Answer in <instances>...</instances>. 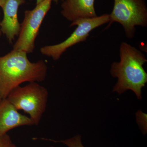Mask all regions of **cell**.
<instances>
[{"label": "cell", "instance_id": "ac0fdd59", "mask_svg": "<svg viewBox=\"0 0 147 147\" xmlns=\"http://www.w3.org/2000/svg\"><path fill=\"white\" fill-rule=\"evenodd\" d=\"M62 1H63V0H62Z\"/></svg>", "mask_w": 147, "mask_h": 147}, {"label": "cell", "instance_id": "8992f818", "mask_svg": "<svg viewBox=\"0 0 147 147\" xmlns=\"http://www.w3.org/2000/svg\"><path fill=\"white\" fill-rule=\"evenodd\" d=\"M109 22V14H104L94 18L80 19L71 23L70 27H77L70 36L59 44L43 46L40 48V53L54 60H58L67 49L86 41L93 30Z\"/></svg>", "mask_w": 147, "mask_h": 147}, {"label": "cell", "instance_id": "9a60e30c", "mask_svg": "<svg viewBox=\"0 0 147 147\" xmlns=\"http://www.w3.org/2000/svg\"><path fill=\"white\" fill-rule=\"evenodd\" d=\"M9 147H18L17 146H16V145L14 144H13L12 142H11V143L10 146H9ZM49 147H54V146H50Z\"/></svg>", "mask_w": 147, "mask_h": 147}, {"label": "cell", "instance_id": "e0dca14e", "mask_svg": "<svg viewBox=\"0 0 147 147\" xmlns=\"http://www.w3.org/2000/svg\"><path fill=\"white\" fill-rule=\"evenodd\" d=\"M1 100H2V98H1V96H0V102H1Z\"/></svg>", "mask_w": 147, "mask_h": 147}, {"label": "cell", "instance_id": "5b68a950", "mask_svg": "<svg viewBox=\"0 0 147 147\" xmlns=\"http://www.w3.org/2000/svg\"><path fill=\"white\" fill-rule=\"evenodd\" d=\"M53 0H44L36 5L32 10L25 11L23 22L20 24L18 38L13 45V50L32 53L35 42L40 26L50 8Z\"/></svg>", "mask_w": 147, "mask_h": 147}, {"label": "cell", "instance_id": "277c9868", "mask_svg": "<svg viewBox=\"0 0 147 147\" xmlns=\"http://www.w3.org/2000/svg\"><path fill=\"white\" fill-rule=\"evenodd\" d=\"M108 28L114 22L123 28L127 37H134L137 26H147V7L146 0H114Z\"/></svg>", "mask_w": 147, "mask_h": 147}, {"label": "cell", "instance_id": "8fae6325", "mask_svg": "<svg viewBox=\"0 0 147 147\" xmlns=\"http://www.w3.org/2000/svg\"><path fill=\"white\" fill-rule=\"evenodd\" d=\"M138 125L144 134L147 132V114L139 111L136 114Z\"/></svg>", "mask_w": 147, "mask_h": 147}, {"label": "cell", "instance_id": "7a4b0ae2", "mask_svg": "<svg viewBox=\"0 0 147 147\" xmlns=\"http://www.w3.org/2000/svg\"><path fill=\"white\" fill-rule=\"evenodd\" d=\"M120 59L113 62L110 69L113 77L118 79L113 92L121 94L131 90L139 99L142 98V89L147 82V74L143 67L147 62L144 54L126 42L119 48Z\"/></svg>", "mask_w": 147, "mask_h": 147}, {"label": "cell", "instance_id": "5bb4252c", "mask_svg": "<svg viewBox=\"0 0 147 147\" xmlns=\"http://www.w3.org/2000/svg\"><path fill=\"white\" fill-rule=\"evenodd\" d=\"M43 1H44V0H36V5L39 4V3H41V2ZM59 1V0H53V1H54L56 3H58Z\"/></svg>", "mask_w": 147, "mask_h": 147}, {"label": "cell", "instance_id": "9c48e42d", "mask_svg": "<svg viewBox=\"0 0 147 147\" xmlns=\"http://www.w3.org/2000/svg\"><path fill=\"white\" fill-rule=\"evenodd\" d=\"M61 14L74 23L82 19L97 16L94 8L95 0H63Z\"/></svg>", "mask_w": 147, "mask_h": 147}, {"label": "cell", "instance_id": "52a82bcc", "mask_svg": "<svg viewBox=\"0 0 147 147\" xmlns=\"http://www.w3.org/2000/svg\"><path fill=\"white\" fill-rule=\"evenodd\" d=\"M6 98L0 102V138L9 130L18 127L34 125L30 117L18 112Z\"/></svg>", "mask_w": 147, "mask_h": 147}, {"label": "cell", "instance_id": "7c38bea8", "mask_svg": "<svg viewBox=\"0 0 147 147\" xmlns=\"http://www.w3.org/2000/svg\"><path fill=\"white\" fill-rule=\"evenodd\" d=\"M10 137L7 134L0 138V147H9L11 143Z\"/></svg>", "mask_w": 147, "mask_h": 147}, {"label": "cell", "instance_id": "2e32d148", "mask_svg": "<svg viewBox=\"0 0 147 147\" xmlns=\"http://www.w3.org/2000/svg\"><path fill=\"white\" fill-rule=\"evenodd\" d=\"M2 33L1 31V21H0V36H1L2 35Z\"/></svg>", "mask_w": 147, "mask_h": 147}, {"label": "cell", "instance_id": "ba28073f", "mask_svg": "<svg viewBox=\"0 0 147 147\" xmlns=\"http://www.w3.org/2000/svg\"><path fill=\"white\" fill-rule=\"evenodd\" d=\"M25 2V0H6L2 8L3 17L1 21V31L9 43H12L19 34L21 24L18 20V9Z\"/></svg>", "mask_w": 147, "mask_h": 147}, {"label": "cell", "instance_id": "30bf717a", "mask_svg": "<svg viewBox=\"0 0 147 147\" xmlns=\"http://www.w3.org/2000/svg\"><path fill=\"white\" fill-rule=\"evenodd\" d=\"M45 141L54 142L55 143H62L68 147H85L83 146L82 142L81 135L78 134L69 139L63 140H55L47 138H40Z\"/></svg>", "mask_w": 147, "mask_h": 147}, {"label": "cell", "instance_id": "3957f363", "mask_svg": "<svg viewBox=\"0 0 147 147\" xmlns=\"http://www.w3.org/2000/svg\"><path fill=\"white\" fill-rule=\"evenodd\" d=\"M48 95L45 87L37 82H31L13 89L6 99L17 110H23L28 114L34 125H38L46 111Z\"/></svg>", "mask_w": 147, "mask_h": 147}, {"label": "cell", "instance_id": "6da1fadb", "mask_svg": "<svg viewBox=\"0 0 147 147\" xmlns=\"http://www.w3.org/2000/svg\"><path fill=\"white\" fill-rule=\"evenodd\" d=\"M47 66L40 60L32 62L27 54L13 50L0 57V96L7 97L10 92L25 82H42L46 79Z\"/></svg>", "mask_w": 147, "mask_h": 147}, {"label": "cell", "instance_id": "4fadbf2b", "mask_svg": "<svg viewBox=\"0 0 147 147\" xmlns=\"http://www.w3.org/2000/svg\"><path fill=\"white\" fill-rule=\"evenodd\" d=\"M6 0H0V7L3 8Z\"/></svg>", "mask_w": 147, "mask_h": 147}]
</instances>
